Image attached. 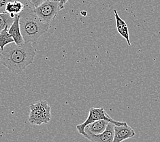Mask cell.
I'll return each mask as SVG.
<instances>
[{"instance_id":"obj_1","label":"cell","mask_w":160,"mask_h":142,"mask_svg":"<svg viewBox=\"0 0 160 142\" xmlns=\"http://www.w3.org/2000/svg\"><path fill=\"white\" fill-rule=\"evenodd\" d=\"M31 43L18 45L14 43L5 46L2 50L1 64L15 73L24 71L35 58L36 52Z\"/></svg>"},{"instance_id":"obj_2","label":"cell","mask_w":160,"mask_h":142,"mask_svg":"<svg viewBox=\"0 0 160 142\" xmlns=\"http://www.w3.org/2000/svg\"><path fill=\"white\" fill-rule=\"evenodd\" d=\"M19 16L20 29L25 43H36L50 28V24L42 21L34 13L33 9L28 6Z\"/></svg>"},{"instance_id":"obj_3","label":"cell","mask_w":160,"mask_h":142,"mask_svg":"<svg viewBox=\"0 0 160 142\" xmlns=\"http://www.w3.org/2000/svg\"><path fill=\"white\" fill-rule=\"evenodd\" d=\"M28 120L32 125L47 124L51 120V108L46 101H39L31 104Z\"/></svg>"},{"instance_id":"obj_4","label":"cell","mask_w":160,"mask_h":142,"mask_svg":"<svg viewBox=\"0 0 160 142\" xmlns=\"http://www.w3.org/2000/svg\"><path fill=\"white\" fill-rule=\"evenodd\" d=\"M105 120L109 121L110 122H112L115 125L117 126H121L124 125L126 124L125 122H119V121H116L110 117L108 113L106 112L104 107H100V108H96V107H91L89 109V112L88 117L85 120V121L83 122V123L81 124H78L77 126V129L80 134H81L82 135H84V129H85V126L89 124L92 123L98 120Z\"/></svg>"},{"instance_id":"obj_5","label":"cell","mask_w":160,"mask_h":142,"mask_svg":"<svg viewBox=\"0 0 160 142\" xmlns=\"http://www.w3.org/2000/svg\"><path fill=\"white\" fill-rule=\"evenodd\" d=\"M59 10V2L47 0L42 4L33 9V12L42 21L50 24Z\"/></svg>"},{"instance_id":"obj_6","label":"cell","mask_w":160,"mask_h":142,"mask_svg":"<svg viewBox=\"0 0 160 142\" xmlns=\"http://www.w3.org/2000/svg\"><path fill=\"white\" fill-rule=\"evenodd\" d=\"M136 135L134 130L127 123L121 126H114L113 142H122Z\"/></svg>"},{"instance_id":"obj_7","label":"cell","mask_w":160,"mask_h":142,"mask_svg":"<svg viewBox=\"0 0 160 142\" xmlns=\"http://www.w3.org/2000/svg\"><path fill=\"white\" fill-rule=\"evenodd\" d=\"M114 124L109 122L105 130L98 135H87L85 137L91 142H113Z\"/></svg>"},{"instance_id":"obj_8","label":"cell","mask_w":160,"mask_h":142,"mask_svg":"<svg viewBox=\"0 0 160 142\" xmlns=\"http://www.w3.org/2000/svg\"><path fill=\"white\" fill-rule=\"evenodd\" d=\"M109 122L107 120H101L87 124L84 129L83 137H85L87 135H98L103 133Z\"/></svg>"},{"instance_id":"obj_9","label":"cell","mask_w":160,"mask_h":142,"mask_svg":"<svg viewBox=\"0 0 160 142\" xmlns=\"http://www.w3.org/2000/svg\"><path fill=\"white\" fill-rule=\"evenodd\" d=\"M19 14L16 15L14 18V21L8 28V33L14 39V43L18 45H21L25 43V41L21 34L20 24H19Z\"/></svg>"},{"instance_id":"obj_10","label":"cell","mask_w":160,"mask_h":142,"mask_svg":"<svg viewBox=\"0 0 160 142\" xmlns=\"http://www.w3.org/2000/svg\"><path fill=\"white\" fill-rule=\"evenodd\" d=\"M114 14H115V17L116 20V27L117 32H119V34L122 37H123L125 38V40L127 41L128 45L129 46H130L131 43L130 40H129V30L126 23L119 16V14H118L116 10H114Z\"/></svg>"},{"instance_id":"obj_11","label":"cell","mask_w":160,"mask_h":142,"mask_svg":"<svg viewBox=\"0 0 160 142\" xmlns=\"http://www.w3.org/2000/svg\"><path fill=\"white\" fill-rule=\"evenodd\" d=\"M25 8L24 4L19 0H14L7 3L6 6V13L8 14H14L15 15L20 14Z\"/></svg>"},{"instance_id":"obj_12","label":"cell","mask_w":160,"mask_h":142,"mask_svg":"<svg viewBox=\"0 0 160 142\" xmlns=\"http://www.w3.org/2000/svg\"><path fill=\"white\" fill-rule=\"evenodd\" d=\"M8 27L0 31V49L2 50L5 46L10 43H14V39L8 33Z\"/></svg>"},{"instance_id":"obj_13","label":"cell","mask_w":160,"mask_h":142,"mask_svg":"<svg viewBox=\"0 0 160 142\" xmlns=\"http://www.w3.org/2000/svg\"><path fill=\"white\" fill-rule=\"evenodd\" d=\"M14 21V18H11L8 13H0V31L6 27L9 28Z\"/></svg>"},{"instance_id":"obj_14","label":"cell","mask_w":160,"mask_h":142,"mask_svg":"<svg viewBox=\"0 0 160 142\" xmlns=\"http://www.w3.org/2000/svg\"><path fill=\"white\" fill-rule=\"evenodd\" d=\"M47 1V0H27V2L28 3L29 7L31 8L32 9H35L36 8L38 7L41 4Z\"/></svg>"},{"instance_id":"obj_15","label":"cell","mask_w":160,"mask_h":142,"mask_svg":"<svg viewBox=\"0 0 160 142\" xmlns=\"http://www.w3.org/2000/svg\"><path fill=\"white\" fill-rule=\"evenodd\" d=\"M14 0H0V13H6V6L7 3Z\"/></svg>"},{"instance_id":"obj_16","label":"cell","mask_w":160,"mask_h":142,"mask_svg":"<svg viewBox=\"0 0 160 142\" xmlns=\"http://www.w3.org/2000/svg\"><path fill=\"white\" fill-rule=\"evenodd\" d=\"M68 0H59V10L64 8V6L68 2Z\"/></svg>"},{"instance_id":"obj_17","label":"cell","mask_w":160,"mask_h":142,"mask_svg":"<svg viewBox=\"0 0 160 142\" xmlns=\"http://www.w3.org/2000/svg\"><path fill=\"white\" fill-rule=\"evenodd\" d=\"M1 55H2V50L0 49V64H1Z\"/></svg>"},{"instance_id":"obj_18","label":"cell","mask_w":160,"mask_h":142,"mask_svg":"<svg viewBox=\"0 0 160 142\" xmlns=\"http://www.w3.org/2000/svg\"><path fill=\"white\" fill-rule=\"evenodd\" d=\"M53 1H56V2H59V0H53Z\"/></svg>"}]
</instances>
